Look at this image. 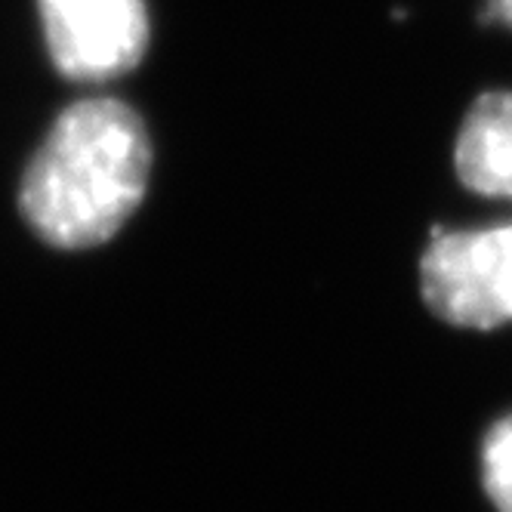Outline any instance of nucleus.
Masks as SVG:
<instances>
[{
    "mask_svg": "<svg viewBox=\"0 0 512 512\" xmlns=\"http://www.w3.org/2000/svg\"><path fill=\"white\" fill-rule=\"evenodd\" d=\"M152 139L121 99L68 105L34 152L19 189L28 226L47 244L78 250L112 238L139 207Z\"/></svg>",
    "mask_w": 512,
    "mask_h": 512,
    "instance_id": "f257e3e1",
    "label": "nucleus"
},
{
    "mask_svg": "<svg viewBox=\"0 0 512 512\" xmlns=\"http://www.w3.org/2000/svg\"><path fill=\"white\" fill-rule=\"evenodd\" d=\"M426 306L448 324L491 331L512 321V226L432 229L420 263Z\"/></svg>",
    "mask_w": 512,
    "mask_h": 512,
    "instance_id": "f03ea898",
    "label": "nucleus"
},
{
    "mask_svg": "<svg viewBox=\"0 0 512 512\" xmlns=\"http://www.w3.org/2000/svg\"><path fill=\"white\" fill-rule=\"evenodd\" d=\"M53 65L71 81H108L136 68L152 41L145 0H38Z\"/></svg>",
    "mask_w": 512,
    "mask_h": 512,
    "instance_id": "7ed1b4c3",
    "label": "nucleus"
},
{
    "mask_svg": "<svg viewBox=\"0 0 512 512\" xmlns=\"http://www.w3.org/2000/svg\"><path fill=\"white\" fill-rule=\"evenodd\" d=\"M454 167L466 189L512 198V93L494 90L472 102L457 136Z\"/></svg>",
    "mask_w": 512,
    "mask_h": 512,
    "instance_id": "20e7f679",
    "label": "nucleus"
},
{
    "mask_svg": "<svg viewBox=\"0 0 512 512\" xmlns=\"http://www.w3.org/2000/svg\"><path fill=\"white\" fill-rule=\"evenodd\" d=\"M485 491L500 512H512V414L491 426L482 445Z\"/></svg>",
    "mask_w": 512,
    "mask_h": 512,
    "instance_id": "39448f33",
    "label": "nucleus"
},
{
    "mask_svg": "<svg viewBox=\"0 0 512 512\" xmlns=\"http://www.w3.org/2000/svg\"><path fill=\"white\" fill-rule=\"evenodd\" d=\"M485 22H500V25L512 28V0H488Z\"/></svg>",
    "mask_w": 512,
    "mask_h": 512,
    "instance_id": "423d86ee",
    "label": "nucleus"
}]
</instances>
